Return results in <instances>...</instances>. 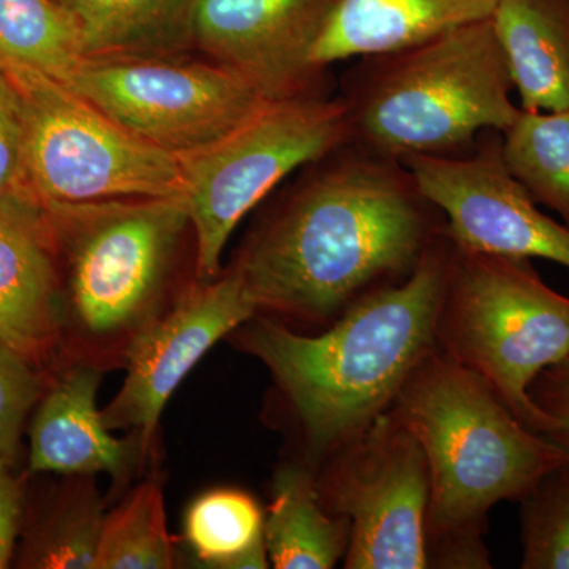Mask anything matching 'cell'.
<instances>
[{"label":"cell","mask_w":569,"mask_h":569,"mask_svg":"<svg viewBox=\"0 0 569 569\" xmlns=\"http://www.w3.org/2000/svg\"><path fill=\"white\" fill-rule=\"evenodd\" d=\"M336 0H197L193 43L269 102L318 92L313 50Z\"/></svg>","instance_id":"13"},{"label":"cell","mask_w":569,"mask_h":569,"mask_svg":"<svg viewBox=\"0 0 569 569\" xmlns=\"http://www.w3.org/2000/svg\"><path fill=\"white\" fill-rule=\"evenodd\" d=\"M467 156L419 153L402 160L445 219L452 244L470 252L541 258L569 269V227L539 209L503 159L501 132L479 134Z\"/></svg>","instance_id":"11"},{"label":"cell","mask_w":569,"mask_h":569,"mask_svg":"<svg viewBox=\"0 0 569 569\" xmlns=\"http://www.w3.org/2000/svg\"><path fill=\"white\" fill-rule=\"evenodd\" d=\"M84 59L77 22L59 0H0V66L66 84Z\"/></svg>","instance_id":"20"},{"label":"cell","mask_w":569,"mask_h":569,"mask_svg":"<svg viewBox=\"0 0 569 569\" xmlns=\"http://www.w3.org/2000/svg\"><path fill=\"white\" fill-rule=\"evenodd\" d=\"M317 489L325 508L350 522L343 567L429 568V466L391 410L329 456Z\"/></svg>","instance_id":"10"},{"label":"cell","mask_w":569,"mask_h":569,"mask_svg":"<svg viewBox=\"0 0 569 569\" xmlns=\"http://www.w3.org/2000/svg\"><path fill=\"white\" fill-rule=\"evenodd\" d=\"M69 260L67 320L80 362L102 369L167 312L168 283L190 227L182 197L43 206Z\"/></svg>","instance_id":"5"},{"label":"cell","mask_w":569,"mask_h":569,"mask_svg":"<svg viewBox=\"0 0 569 569\" xmlns=\"http://www.w3.org/2000/svg\"><path fill=\"white\" fill-rule=\"evenodd\" d=\"M437 347L482 378L523 426L545 437L559 429L530 388L569 356V298L552 290L530 260L451 242Z\"/></svg>","instance_id":"6"},{"label":"cell","mask_w":569,"mask_h":569,"mask_svg":"<svg viewBox=\"0 0 569 569\" xmlns=\"http://www.w3.org/2000/svg\"><path fill=\"white\" fill-rule=\"evenodd\" d=\"M236 261L257 316L323 323L400 282L445 233L400 162L350 141L309 164Z\"/></svg>","instance_id":"1"},{"label":"cell","mask_w":569,"mask_h":569,"mask_svg":"<svg viewBox=\"0 0 569 569\" xmlns=\"http://www.w3.org/2000/svg\"><path fill=\"white\" fill-rule=\"evenodd\" d=\"M358 59L342 93L351 141L389 159L456 153L518 118L490 20Z\"/></svg>","instance_id":"4"},{"label":"cell","mask_w":569,"mask_h":569,"mask_svg":"<svg viewBox=\"0 0 569 569\" xmlns=\"http://www.w3.org/2000/svg\"><path fill=\"white\" fill-rule=\"evenodd\" d=\"M28 190L0 198V339L33 366L61 340L50 228Z\"/></svg>","instance_id":"14"},{"label":"cell","mask_w":569,"mask_h":569,"mask_svg":"<svg viewBox=\"0 0 569 569\" xmlns=\"http://www.w3.org/2000/svg\"><path fill=\"white\" fill-rule=\"evenodd\" d=\"M103 522L102 501L92 486L84 485L59 508L33 541L28 567L93 569Z\"/></svg>","instance_id":"25"},{"label":"cell","mask_w":569,"mask_h":569,"mask_svg":"<svg viewBox=\"0 0 569 569\" xmlns=\"http://www.w3.org/2000/svg\"><path fill=\"white\" fill-rule=\"evenodd\" d=\"M26 112L18 82L0 66V198L24 192Z\"/></svg>","instance_id":"27"},{"label":"cell","mask_w":569,"mask_h":569,"mask_svg":"<svg viewBox=\"0 0 569 569\" xmlns=\"http://www.w3.org/2000/svg\"><path fill=\"white\" fill-rule=\"evenodd\" d=\"M102 370L78 362L41 400L31 430L33 473L121 475L129 468L137 441L118 440L97 408Z\"/></svg>","instance_id":"15"},{"label":"cell","mask_w":569,"mask_h":569,"mask_svg":"<svg viewBox=\"0 0 569 569\" xmlns=\"http://www.w3.org/2000/svg\"><path fill=\"white\" fill-rule=\"evenodd\" d=\"M523 569H569V462L520 500Z\"/></svg>","instance_id":"24"},{"label":"cell","mask_w":569,"mask_h":569,"mask_svg":"<svg viewBox=\"0 0 569 569\" xmlns=\"http://www.w3.org/2000/svg\"><path fill=\"white\" fill-rule=\"evenodd\" d=\"M81 36L86 59L164 58L194 47L197 0H59Z\"/></svg>","instance_id":"18"},{"label":"cell","mask_w":569,"mask_h":569,"mask_svg":"<svg viewBox=\"0 0 569 569\" xmlns=\"http://www.w3.org/2000/svg\"><path fill=\"white\" fill-rule=\"evenodd\" d=\"M176 548L167 529L159 482H142L104 516L93 569H170Z\"/></svg>","instance_id":"23"},{"label":"cell","mask_w":569,"mask_h":569,"mask_svg":"<svg viewBox=\"0 0 569 569\" xmlns=\"http://www.w3.org/2000/svg\"><path fill=\"white\" fill-rule=\"evenodd\" d=\"M391 413L425 452L430 475L429 568H490V509L520 501L569 455L515 417L477 373L436 347L411 370Z\"/></svg>","instance_id":"3"},{"label":"cell","mask_w":569,"mask_h":569,"mask_svg":"<svg viewBox=\"0 0 569 569\" xmlns=\"http://www.w3.org/2000/svg\"><path fill=\"white\" fill-rule=\"evenodd\" d=\"M7 71L24 99V187L41 206L183 197L179 157L127 132L61 82Z\"/></svg>","instance_id":"8"},{"label":"cell","mask_w":569,"mask_h":569,"mask_svg":"<svg viewBox=\"0 0 569 569\" xmlns=\"http://www.w3.org/2000/svg\"><path fill=\"white\" fill-rule=\"evenodd\" d=\"M350 141L342 96L310 93L266 102L216 144L181 157L198 279L219 274L228 239L266 194Z\"/></svg>","instance_id":"7"},{"label":"cell","mask_w":569,"mask_h":569,"mask_svg":"<svg viewBox=\"0 0 569 569\" xmlns=\"http://www.w3.org/2000/svg\"><path fill=\"white\" fill-rule=\"evenodd\" d=\"M449 257L445 231L410 276L362 296L321 335H299L272 318L249 320L242 347L268 367L310 455L329 458L365 432L437 347Z\"/></svg>","instance_id":"2"},{"label":"cell","mask_w":569,"mask_h":569,"mask_svg":"<svg viewBox=\"0 0 569 569\" xmlns=\"http://www.w3.org/2000/svg\"><path fill=\"white\" fill-rule=\"evenodd\" d=\"M257 317L234 269L186 291L127 353L121 391L102 411L110 430H129L148 451L164 406L187 373L222 337Z\"/></svg>","instance_id":"12"},{"label":"cell","mask_w":569,"mask_h":569,"mask_svg":"<svg viewBox=\"0 0 569 569\" xmlns=\"http://www.w3.org/2000/svg\"><path fill=\"white\" fill-rule=\"evenodd\" d=\"M500 0H336L313 50L321 69L492 18Z\"/></svg>","instance_id":"16"},{"label":"cell","mask_w":569,"mask_h":569,"mask_svg":"<svg viewBox=\"0 0 569 569\" xmlns=\"http://www.w3.org/2000/svg\"><path fill=\"white\" fill-rule=\"evenodd\" d=\"M531 399L542 411L556 419L559 429L548 437L569 455V356L549 367L530 388Z\"/></svg>","instance_id":"28"},{"label":"cell","mask_w":569,"mask_h":569,"mask_svg":"<svg viewBox=\"0 0 569 569\" xmlns=\"http://www.w3.org/2000/svg\"><path fill=\"white\" fill-rule=\"evenodd\" d=\"M490 22L519 107L569 110V0H500Z\"/></svg>","instance_id":"17"},{"label":"cell","mask_w":569,"mask_h":569,"mask_svg":"<svg viewBox=\"0 0 569 569\" xmlns=\"http://www.w3.org/2000/svg\"><path fill=\"white\" fill-rule=\"evenodd\" d=\"M21 518V496L9 462L0 459V569L10 565Z\"/></svg>","instance_id":"29"},{"label":"cell","mask_w":569,"mask_h":569,"mask_svg":"<svg viewBox=\"0 0 569 569\" xmlns=\"http://www.w3.org/2000/svg\"><path fill=\"white\" fill-rule=\"evenodd\" d=\"M33 365L0 339V459L10 463L26 415L40 395Z\"/></svg>","instance_id":"26"},{"label":"cell","mask_w":569,"mask_h":569,"mask_svg":"<svg viewBox=\"0 0 569 569\" xmlns=\"http://www.w3.org/2000/svg\"><path fill=\"white\" fill-rule=\"evenodd\" d=\"M508 170L569 227V110L527 111L501 132Z\"/></svg>","instance_id":"22"},{"label":"cell","mask_w":569,"mask_h":569,"mask_svg":"<svg viewBox=\"0 0 569 569\" xmlns=\"http://www.w3.org/2000/svg\"><path fill=\"white\" fill-rule=\"evenodd\" d=\"M264 515L244 490L213 489L187 509L183 538L200 563L219 569L268 568Z\"/></svg>","instance_id":"21"},{"label":"cell","mask_w":569,"mask_h":569,"mask_svg":"<svg viewBox=\"0 0 569 569\" xmlns=\"http://www.w3.org/2000/svg\"><path fill=\"white\" fill-rule=\"evenodd\" d=\"M263 537L277 569H331L346 559L350 522L325 508L309 470L288 466L276 475Z\"/></svg>","instance_id":"19"},{"label":"cell","mask_w":569,"mask_h":569,"mask_svg":"<svg viewBox=\"0 0 569 569\" xmlns=\"http://www.w3.org/2000/svg\"><path fill=\"white\" fill-rule=\"evenodd\" d=\"M63 86L179 159L216 144L269 102L219 63L173 56L84 59Z\"/></svg>","instance_id":"9"}]
</instances>
